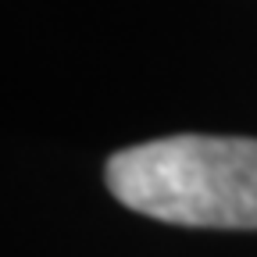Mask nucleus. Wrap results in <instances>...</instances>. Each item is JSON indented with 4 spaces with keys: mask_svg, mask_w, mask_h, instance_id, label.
Listing matches in <instances>:
<instances>
[{
    "mask_svg": "<svg viewBox=\"0 0 257 257\" xmlns=\"http://www.w3.org/2000/svg\"><path fill=\"white\" fill-rule=\"evenodd\" d=\"M104 182L128 211L186 229H257V140L179 133L107 157Z\"/></svg>",
    "mask_w": 257,
    "mask_h": 257,
    "instance_id": "obj_1",
    "label": "nucleus"
}]
</instances>
